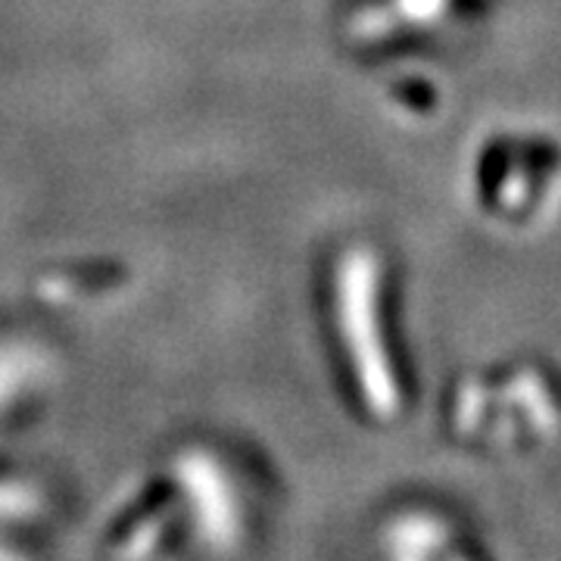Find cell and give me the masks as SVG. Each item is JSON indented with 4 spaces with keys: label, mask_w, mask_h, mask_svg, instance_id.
Returning <instances> with one entry per match:
<instances>
[{
    "label": "cell",
    "mask_w": 561,
    "mask_h": 561,
    "mask_svg": "<svg viewBox=\"0 0 561 561\" xmlns=\"http://www.w3.org/2000/svg\"><path fill=\"white\" fill-rule=\"evenodd\" d=\"M337 321L343 346L371 415L393 419L402 397L381 328V262L371 250L356 247L337 265Z\"/></svg>",
    "instance_id": "6da1fadb"
},
{
    "label": "cell",
    "mask_w": 561,
    "mask_h": 561,
    "mask_svg": "<svg viewBox=\"0 0 561 561\" xmlns=\"http://www.w3.org/2000/svg\"><path fill=\"white\" fill-rule=\"evenodd\" d=\"M387 540H390V552L400 559H427L443 549L446 527L431 515H405L390 524Z\"/></svg>",
    "instance_id": "7a4b0ae2"
},
{
    "label": "cell",
    "mask_w": 561,
    "mask_h": 561,
    "mask_svg": "<svg viewBox=\"0 0 561 561\" xmlns=\"http://www.w3.org/2000/svg\"><path fill=\"white\" fill-rule=\"evenodd\" d=\"M449 0H397V16L415 25H431V22L443 20Z\"/></svg>",
    "instance_id": "3957f363"
}]
</instances>
